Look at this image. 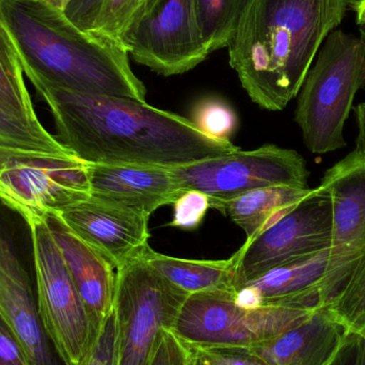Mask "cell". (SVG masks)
Instances as JSON below:
<instances>
[{"label":"cell","instance_id":"5bb4252c","mask_svg":"<svg viewBox=\"0 0 365 365\" xmlns=\"http://www.w3.org/2000/svg\"><path fill=\"white\" fill-rule=\"evenodd\" d=\"M58 215L115 269L150 247V217L124 206L90 197Z\"/></svg>","mask_w":365,"mask_h":365},{"label":"cell","instance_id":"7c38bea8","mask_svg":"<svg viewBox=\"0 0 365 365\" xmlns=\"http://www.w3.org/2000/svg\"><path fill=\"white\" fill-rule=\"evenodd\" d=\"M122 46L163 76L184 74L208 57L195 23V0H149Z\"/></svg>","mask_w":365,"mask_h":365},{"label":"cell","instance_id":"ba28073f","mask_svg":"<svg viewBox=\"0 0 365 365\" xmlns=\"http://www.w3.org/2000/svg\"><path fill=\"white\" fill-rule=\"evenodd\" d=\"M90 197L88 164L73 154L0 148V199L32 223Z\"/></svg>","mask_w":365,"mask_h":365},{"label":"cell","instance_id":"52a82bcc","mask_svg":"<svg viewBox=\"0 0 365 365\" xmlns=\"http://www.w3.org/2000/svg\"><path fill=\"white\" fill-rule=\"evenodd\" d=\"M188 294L169 282L147 259L117 269L115 314L118 365H150L165 329H173Z\"/></svg>","mask_w":365,"mask_h":365},{"label":"cell","instance_id":"4fadbf2b","mask_svg":"<svg viewBox=\"0 0 365 365\" xmlns=\"http://www.w3.org/2000/svg\"><path fill=\"white\" fill-rule=\"evenodd\" d=\"M319 187L331 200L329 284L334 297L365 252V153L354 150L326 171Z\"/></svg>","mask_w":365,"mask_h":365},{"label":"cell","instance_id":"f546056e","mask_svg":"<svg viewBox=\"0 0 365 365\" xmlns=\"http://www.w3.org/2000/svg\"><path fill=\"white\" fill-rule=\"evenodd\" d=\"M189 361L190 349L171 330L165 329L150 365H189Z\"/></svg>","mask_w":365,"mask_h":365},{"label":"cell","instance_id":"836d02e7","mask_svg":"<svg viewBox=\"0 0 365 365\" xmlns=\"http://www.w3.org/2000/svg\"><path fill=\"white\" fill-rule=\"evenodd\" d=\"M355 113L358 130L355 150L365 153V103L358 105L355 108Z\"/></svg>","mask_w":365,"mask_h":365},{"label":"cell","instance_id":"8fae6325","mask_svg":"<svg viewBox=\"0 0 365 365\" xmlns=\"http://www.w3.org/2000/svg\"><path fill=\"white\" fill-rule=\"evenodd\" d=\"M331 200L317 187L235 252V289L269 270L330 248Z\"/></svg>","mask_w":365,"mask_h":365},{"label":"cell","instance_id":"cb8c5ba5","mask_svg":"<svg viewBox=\"0 0 365 365\" xmlns=\"http://www.w3.org/2000/svg\"><path fill=\"white\" fill-rule=\"evenodd\" d=\"M149 0H104L92 34L122 46L124 36L139 21Z\"/></svg>","mask_w":365,"mask_h":365},{"label":"cell","instance_id":"7402d4cb","mask_svg":"<svg viewBox=\"0 0 365 365\" xmlns=\"http://www.w3.org/2000/svg\"><path fill=\"white\" fill-rule=\"evenodd\" d=\"M252 0H195V23L208 53L229 46Z\"/></svg>","mask_w":365,"mask_h":365},{"label":"cell","instance_id":"277c9868","mask_svg":"<svg viewBox=\"0 0 365 365\" xmlns=\"http://www.w3.org/2000/svg\"><path fill=\"white\" fill-rule=\"evenodd\" d=\"M364 87V45L353 34L334 30L298 93L295 120L309 151L327 154L346 145L345 123Z\"/></svg>","mask_w":365,"mask_h":365},{"label":"cell","instance_id":"e575fe53","mask_svg":"<svg viewBox=\"0 0 365 365\" xmlns=\"http://www.w3.org/2000/svg\"><path fill=\"white\" fill-rule=\"evenodd\" d=\"M349 6L355 12L359 38L365 47V0H351Z\"/></svg>","mask_w":365,"mask_h":365},{"label":"cell","instance_id":"83f0119b","mask_svg":"<svg viewBox=\"0 0 365 365\" xmlns=\"http://www.w3.org/2000/svg\"><path fill=\"white\" fill-rule=\"evenodd\" d=\"M189 349L195 353L204 365H269L253 353L250 347L210 346Z\"/></svg>","mask_w":365,"mask_h":365},{"label":"cell","instance_id":"9a60e30c","mask_svg":"<svg viewBox=\"0 0 365 365\" xmlns=\"http://www.w3.org/2000/svg\"><path fill=\"white\" fill-rule=\"evenodd\" d=\"M96 330L115 309L117 269L77 236L58 214L44 218Z\"/></svg>","mask_w":365,"mask_h":365},{"label":"cell","instance_id":"6da1fadb","mask_svg":"<svg viewBox=\"0 0 365 365\" xmlns=\"http://www.w3.org/2000/svg\"><path fill=\"white\" fill-rule=\"evenodd\" d=\"M29 81L51 109L58 140L86 164L171 169L240 149L145 101L78 93Z\"/></svg>","mask_w":365,"mask_h":365},{"label":"cell","instance_id":"d4e9b609","mask_svg":"<svg viewBox=\"0 0 365 365\" xmlns=\"http://www.w3.org/2000/svg\"><path fill=\"white\" fill-rule=\"evenodd\" d=\"M197 130L219 140H230L237 128L238 120L231 105L218 98L200 101L192 109V119Z\"/></svg>","mask_w":365,"mask_h":365},{"label":"cell","instance_id":"d6986e66","mask_svg":"<svg viewBox=\"0 0 365 365\" xmlns=\"http://www.w3.org/2000/svg\"><path fill=\"white\" fill-rule=\"evenodd\" d=\"M313 189L274 185L249 191L229 201H210V207L229 217L253 240L296 204L308 197Z\"/></svg>","mask_w":365,"mask_h":365},{"label":"cell","instance_id":"4316f807","mask_svg":"<svg viewBox=\"0 0 365 365\" xmlns=\"http://www.w3.org/2000/svg\"><path fill=\"white\" fill-rule=\"evenodd\" d=\"M175 214L170 227L184 230L197 229L210 208V199L201 191L189 189L173 203Z\"/></svg>","mask_w":365,"mask_h":365},{"label":"cell","instance_id":"e0dca14e","mask_svg":"<svg viewBox=\"0 0 365 365\" xmlns=\"http://www.w3.org/2000/svg\"><path fill=\"white\" fill-rule=\"evenodd\" d=\"M242 287L250 289L259 307L324 308L334 297L329 284V248L274 268Z\"/></svg>","mask_w":365,"mask_h":365},{"label":"cell","instance_id":"f1b7e54d","mask_svg":"<svg viewBox=\"0 0 365 365\" xmlns=\"http://www.w3.org/2000/svg\"><path fill=\"white\" fill-rule=\"evenodd\" d=\"M119 343L115 310L105 319L89 357L83 365H118Z\"/></svg>","mask_w":365,"mask_h":365},{"label":"cell","instance_id":"603a6c76","mask_svg":"<svg viewBox=\"0 0 365 365\" xmlns=\"http://www.w3.org/2000/svg\"><path fill=\"white\" fill-rule=\"evenodd\" d=\"M351 332L365 328V252L356 262L331 302L326 306Z\"/></svg>","mask_w":365,"mask_h":365},{"label":"cell","instance_id":"d6a6232c","mask_svg":"<svg viewBox=\"0 0 365 365\" xmlns=\"http://www.w3.org/2000/svg\"><path fill=\"white\" fill-rule=\"evenodd\" d=\"M0 365H28L23 351L0 313Z\"/></svg>","mask_w":365,"mask_h":365},{"label":"cell","instance_id":"7a4b0ae2","mask_svg":"<svg viewBox=\"0 0 365 365\" xmlns=\"http://www.w3.org/2000/svg\"><path fill=\"white\" fill-rule=\"evenodd\" d=\"M351 0H252L230 42L229 61L249 98L283 110Z\"/></svg>","mask_w":365,"mask_h":365},{"label":"cell","instance_id":"9c48e42d","mask_svg":"<svg viewBox=\"0 0 365 365\" xmlns=\"http://www.w3.org/2000/svg\"><path fill=\"white\" fill-rule=\"evenodd\" d=\"M36 293L47 336L66 365H81L91 353L96 329L44 219L34 222Z\"/></svg>","mask_w":365,"mask_h":365},{"label":"cell","instance_id":"ffe728a7","mask_svg":"<svg viewBox=\"0 0 365 365\" xmlns=\"http://www.w3.org/2000/svg\"><path fill=\"white\" fill-rule=\"evenodd\" d=\"M148 263L185 293L235 291V257L227 259H187L156 252L151 247L143 253Z\"/></svg>","mask_w":365,"mask_h":365},{"label":"cell","instance_id":"4dcf8cb0","mask_svg":"<svg viewBox=\"0 0 365 365\" xmlns=\"http://www.w3.org/2000/svg\"><path fill=\"white\" fill-rule=\"evenodd\" d=\"M104 0H70L64 14L83 31L91 32Z\"/></svg>","mask_w":365,"mask_h":365},{"label":"cell","instance_id":"1f68e13d","mask_svg":"<svg viewBox=\"0 0 365 365\" xmlns=\"http://www.w3.org/2000/svg\"><path fill=\"white\" fill-rule=\"evenodd\" d=\"M329 365H365V336L349 332Z\"/></svg>","mask_w":365,"mask_h":365},{"label":"cell","instance_id":"8d00e7d4","mask_svg":"<svg viewBox=\"0 0 365 365\" xmlns=\"http://www.w3.org/2000/svg\"><path fill=\"white\" fill-rule=\"evenodd\" d=\"M188 347V346H187ZM189 349V347H188ZM189 365H204L203 362H202V360L200 359L199 357H197V355H195V353H193L192 351L190 349V361H189Z\"/></svg>","mask_w":365,"mask_h":365},{"label":"cell","instance_id":"8992f818","mask_svg":"<svg viewBox=\"0 0 365 365\" xmlns=\"http://www.w3.org/2000/svg\"><path fill=\"white\" fill-rule=\"evenodd\" d=\"M314 311L287 306L245 309L236 304L235 291L202 292L188 295L171 331L189 347H252L299 325Z\"/></svg>","mask_w":365,"mask_h":365},{"label":"cell","instance_id":"30bf717a","mask_svg":"<svg viewBox=\"0 0 365 365\" xmlns=\"http://www.w3.org/2000/svg\"><path fill=\"white\" fill-rule=\"evenodd\" d=\"M171 170L185 190L201 191L210 201H229L274 185L309 188V171L302 156L274 145L251 151L238 149Z\"/></svg>","mask_w":365,"mask_h":365},{"label":"cell","instance_id":"484cf974","mask_svg":"<svg viewBox=\"0 0 365 365\" xmlns=\"http://www.w3.org/2000/svg\"><path fill=\"white\" fill-rule=\"evenodd\" d=\"M41 150L53 153L72 154L46 130H38L0 113V148Z\"/></svg>","mask_w":365,"mask_h":365},{"label":"cell","instance_id":"ac0fdd59","mask_svg":"<svg viewBox=\"0 0 365 365\" xmlns=\"http://www.w3.org/2000/svg\"><path fill=\"white\" fill-rule=\"evenodd\" d=\"M349 332L324 307L299 325L250 349L269 365H329Z\"/></svg>","mask_w":365,"mask_h":365},{"label":"cell","instance_id":"44dd1931","mask_svg":"<svg viewBox=\"0 0 365 365\" xmlns=\"http://www.w3.org/2000/svg\"><path fill=\"white\" fill-rule=\"evenodd\" d=\"M24 74L16 49L0 23V113L34 130H44L36 117Z\"/></svg>","mask_w":365,"mask_h":365},{"label":"cell","instance_id":"5b68a950","mask_svg":"<svg viewBox=\"0 0 365 365\" xmlns=\"http://www.w3.org/2000/svg\"><path fill=\"white\" fill-rule=\"evenodd\" d=\"M0 313L28 365H66L38 313L34 223L1 199Z\"/></svg>","mask_w":365,"mask_h":365},{"label":"cell","instance_id":"74e56055","mask_svg":"<svg viewBox=\"0 0 365 365\" xmlns=\"http://www.w3.org/2000/svg\"><path fill=\"white\" fill-rule=\"evenodd\" d=\"M362 334H364V336H365V328H364V331H362Z\"/></svg>","mask_w":365,"mask_h":365},{"label":"cell","instance_id":"2e32d148","mask_svg":"<svg viewBox=\"0 0 365 365\" xmlns=\"http://www.w3.org/2000/svg\"><path fill=\"white\" fill-rule=\"evenodd\" d=\"M91 197L151 215L185 192L170 168L89 165Z\"/></svg>","mask_w":365,"mask_h":365},{"label":"cell","instance_id":"d590c367","mask_svg":"<svg viewBox=\"0 0 365 365\" xmlns=\"http://www.w3.org/2000/svg\"><path fill=\"white\" fill-rule=\"evenodd\" d=\"M36 1L43 2V4H48V6H53L57 10L64 12L70 0H36Z\"/></svg>","mask_w":365,"mask_h":365},{"label":"cell","instance_id":"3957f363","mask_svg":"<svg viewBox=\"0 0 365 365\" xmlns=\"http://www.w3.org/2000/svg\"><path fill=\"white\" fill-rule=\"evenodd\" d=\"M8 32L28 79L68 91L145 101L128 51L83 31L64 12L36 0H0Z\"/></svg>","mask_w":365,"mask_h":365}]
</instances>
